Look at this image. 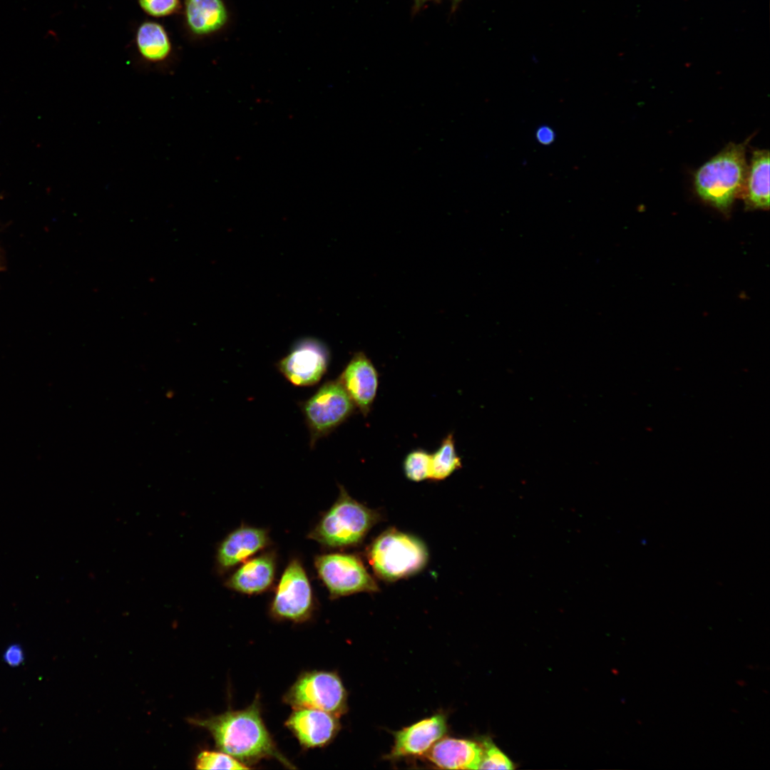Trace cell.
<instances>
[{
  "label": "cell",
  "instance_id": "cell-17",
  "mask_svg": "<svg viewBox=\"0 0 770 770\" xmlns=\"http://www.w3.org/2000/svg\"><path fill=\"white\" fill-rule=\"evenodd\" d=\"M741 196L748 207L768 210L769 207V151L755 150Z\"/></svg>",
  "mask_w": 770,
  "mask_h": 770
},
{
  "label": "cell",
  "instance_id": "cell-24",
  "mask_svg": "<svg viewBox=\"0 0 770 770\" xmlns=\"http://www.w3.org/2000/svg\"><path fill=\"white\" fill-rule=\"evenodd\" d=\"M553 130L548 126H541L536 132V138L542 144L548 145L554 140Z\"/></svg>",
  "mask_w": 770,
  "mask_h": 770
},
{
  "label": "cell",
  "instance_id": "cell-19",
  "mask_svg": "<svg viewBox=\"0 0 770 770\" xmlns=\"http://www.w3.org/2000/svg\"><path fill=\"white\" fill-rule=\"evenodd\" d=\"M461 466V459L456 453L453 434L449 433L443 438L439 448L431 454L429 479L443 480Z\"/></svg>",
  "mask_w": 770,
  "mask_h": 770
},
{
  "label": "cell",
  "instance_id": "cell-14",
  "mask_svg": "<svg viewBox=\"0 0 770 770\" xmlns=\"http://www.w3.org/2000/svg\"><path fill=\"white\" fill-rule=\"evenodd\" d=\"M275 572V555L266 552L243 562L225 580V585L242 594H260L272 586Z\"/></svg>",
  "mask_w": 770,
  "mask_h": 770
},
{
  "label": "cell",
  "instance_id": "cell-15",
  "mask_svg": "<svg viewBox=\"0 0 770 770\" xmlns=\"http://www.w3.org/2000/svg\"><path fill=\"white\" fill-rule=\"evenodd\" d=\"M423 756L440 769H478L482 747L480 742L442 737Z\"/></svg>",
  "mask_w": 770,
  "mask_h": 770
},
{
  "label": "cell",
  "instance_id": "cell-1",
  "mask_svg": "<svg viewBox=\"0 0 770 770\" xmlns=\"http://www.w3.org/2000/svg\"><path fill=\"white\" fill-rule=\"evenodd\" d=\"M188 721L207 729L220 751L245 764L262 759H274L289 769H295L278 750L268 732L261 716L258 697L246 709Z\"/></svg>",
  "mask_w": 770,
  "mask_h": 770
},
{
  "label": "cell",
  "instance_id": "cell-22",
  "mask_svg": "<svg viewBox=\"0 0 770 770\" xmlns=\"http://www.w3.org/2000/svg\"><path fill=\"white\" fill-rule=\"evenodd\" d=\"M482 756L478 769H513L511 761L495 746L490 739L480 741Z\"/></svg>",
  "mask_w": 770,
  "mask_h": 770
},
{
  "label": "cell",
  "instance_id": "cell-9",
  "mask_svg": "<svg viewBox=\"0 0 770 770\" xmlns=\"http://www.w3.org/2000/svg\"><path fill=\"white\" fill-rule=\"evenodd\" d=\"M329 353L322 343L306 339L295 344L277 364L279 371L297 386L317 384L327 370Z\"/></svg>",
  "mask_w": 770,
  "mask_h": 770
},
{
  "label": "cell",
  "instance_id": "cell-8",
  "mask_svg": "<svg viewBox=\"0 0 770 770\" xmlns=\"http://www.w3.org/2000/svg\"><path fill=\"white\" fill-rule=\"evenodd\" d=\"M314 597L308 576L301 561L289 560L276 587L270 613L276 619L303 622L312 616Z\"/></svg>",
  "mask_w": 770,
  "mask_h": 770
},
{
  "label": "cell",
  "instance_id": "cell-27",
  "mask_svg": "<svg viewBox=\"0 0 770 770\" xmlns=\"http://www.w3.org/2000/svg\"><path fill=\"white\" fill-rule=\"evenodd\" d=\"M451 6H452V8H453V9H456V7L458 6V4L463 0H451Z\"/></svg>",
  "mask_w": 770,
  "mask_h": 770
},
{
  "label": "cell",
  "instance_id": "cell-12",
  "mask_svg": "<svg viewBox=\"0 0 770 770\" xmlns=\"http://www.w3.org/2000/svg\"><path fill=\"white\" fill-rule=\"evenodd\" d=\"M270 543L267 529L241 525L230 532L219 544L215 557L218 571L224 573L242 563Z\"/></svg>",
  "mask_w": 770,
  "mask_h": 770
},
{
  "label": "cell",
  "instance_id": "cell-3",
  "mask_svg": "<svg viewBox=\"0 0 770 770\" xmlns=\"http://www.w3.org/2000/svg\"><path fill=\"white\" fill-rule=\"evenodd\" d=\"M381 517L351 498L342 486L335 503L324 513L308 538L327 548H344L360 544Z\"/></svg>",
  "mask_w": 770,
  "mask_h": 770
},
{
  "label": "cell",
  "instance_id": "cell-2",
  "mask_svg": "<svg viewBox=\"0 0 770 770\" xmlns=\"http://www.w3.org/2000/svg\"><path fill=\"white\" fill-rule=\"evenodd\" d=\"M747 142L728 143L694 175L697 195L722 212H727L734 199L742 195L748 170L745 158Z\"/></svg>",
  "mask_w": 770,
  "mask_h": 770
},
{
  "label": "cell",
  "instance_id": "cell-10",
  "mask_svg": "<svg viewBox=\"0 0 770 770\" xmlns=\"http://www.w3.org/2000/svg\"><path fill=\"white\" fill-rule=\"evenodd\" d=\"M285 726L306 749L327 746L336 737L341 728L338 717L309 708L294 709Z\"/></svg>",
  "mask_w": 770,
  "mask_h": 770
},
{
  "label": "cell",
  "instance_id": "cell-5",
  "mask_svg": "<svg viewBox=\"0 0 770 770\" xmlns=\"http://www.w3.org/2000/svg\"><path fill=\"white\" fill-rule=\"evenodd\" d=\"M293 709L309 708L338 717L347 712V692L337 674L312 670L301 674L284 696Z\"/></svg>",
  "mask_w": 770,
  "mask_h": 770
},
{
  "label": "cell",
  "instance_id": "cell-20",
  "mask_svg": "<svg viewBox=\"0 0 770 770\" xmlns=\"http://www.w3.org/2000/svg\"><path fill=\"white\" fill-rule=\"evenodd\" d=\"M195 768L197 769H250V766L223 751L205 750L197 756Z\"/></svg>",
  "mask_w": 770,
  "mask_h": 770
},
{
  "label": "cell",
  "instance_id": "cell-23",
  "mask_svg": "<svg viewBox=\"0 0 770 770\" xmlns=\"http://www.w3.org/2000/svg\"><path fill=\"white\" fill-rule=\"evenodd\" d=\"M140 6L148 15L163 17L173 14L180 7V0H138Z\"/></svg>",
  "mask_w": 770,
  "mask_h": 770
},
{
  "label": "cell",
  "instance_id": "cell-21",
  "mask_svg": "<svg viewBox=\"0 0 770 770\" xmlns=\"http://www.w3.org/2000/svg\"><path fill=\"white\" fill-rule=\"evenodd\" d=\"M431 454L419 448L411 451L404 461V471L406 478L419 482L429 478Z\"/></svg>",
  "mask_w": 770,
  "mask_h": 770
},
{
  "label": "cell",
  "instance_id": "cell-13",
  "mask_svg": "<svg viewBox=\"0 0 770 770\" xmlns=\"http://www.w3.org/2000/svg\"><path fill=\"white\" fill-rule=\"evenodd\" d=\"M346 393L364 416L371 410L379 384L378 372L367 356L355 353L338 378Z\"/></svg>",
  "mask_w": 770,
  "mask_h": 770
},
{
  "label": "cell",
  "instance_id": "cell-11",
  "mask_svg": "<svg viewBox=\"0 0 770 770\" xmlns=\"http://www.w3.org/2000/svg\"><path fill=\"white\" fill-rule=\"evenodd\" d=\"M447 732L446 718L438 713L395 732L389 759L423 756Z\"/></svg>",
  "mask_w": 770,
  "mask_h": 770
},
{
  "label": "cell",
  "instance_id": "cell-25",
  "mask_svg": "<svg viewBox=\"0 0 770 770\" xmlns=\"http://www.w3.org/2000/svg\"><path fill=\"white\" fill-rule=\"evenodd\" d=\"M21 651L16 647H11L6 651V660L11 664H18L21 660Z\"/></svg>",
  "mask_w": 770,
  "mask_h": 770
},
{
  "label": "cell",
  "instance_id": "cell-18",
  "mask_svg": "<svg viewBox=\"0 0 770 770\" xmlns=\"http://www.w3.org/2000/svg\"><path fill=\"white\" fill-rule=\"evenodd\" d=\"M136 44L140 56L150 63L165 61L171 51V43L165 29L153 21L140 25L136 32Z\"/></svg>",
  "mask_w": 770,
  "mask_h": 770
},
{
  "label": "cell",
  "instance_id": "cell-16",
  "mask_svg": "<svg viewBox=\"0 0 770 770\" xmlns=\"http://www.w3.org/2000/svg\"><path fill=\"white\" fill-rule=\"evenodd\" d=\"M184 4L187 25L197 36L217 32L228 21V11L222 0H184Z\"/></svg>",
  "mask_w": 770,
  "mask_h": 770
},
{
  "label": "cell",
  "instance_id": "cell-28",
  "mask_svg": "<svg viewBox=\"0 0 770 770\" xmlns=\"http://www.w3.org/2000/svg\"><path fill=\"white\" fill-rule=\"evenodd\" d=\"M1 262H0V270H1Z\"/></svg>",
  "mask_w": 770,
  "mask_h": 770
},
{
  "label": "cell",
  "instance_id": "cell-4",
  "mask_svg": "<svg viewBox=\"0 0 770 770\" xmlns=\"http://www.w3.org/2000/svg\"><path fill=\"white\" fill-rule=\"evenodd\" d=\"M366 555L377 577L386 582L419 573L428 558L426 546L419 538L394 528L373 540Z\"/></svg>",
  "mask_w": 770,
  "mask_h": 770
},
{
  "label": "cell",
  "instance_id": "cell-6",
  "mask_svg": "<svg viewBox=\"0 0 770 770\" xmlns=\"http://www.w3.org/2000/svg\"><path fill=\"white\" fill-rule=\"evenodd\" d=\"M301 407L309 431V444L314 447L319 438L344 422L356 406L337 379L324 383Z\"/></svg>",
  "mask_w": 770,
  "mask_h": 770
},
{
  "label": "cell",
  "instance_id": "cell-7",
  "mask_svg": "<svg viewBox=\"0 0 770 770\" xmlns=\"http://www.w3.org/2000/svg\"><path fill=\"white\" fill-rule=\"evenodd\" d=\"M314 568L331 599L359 592H376L379 588L361 560L349 553H326L314 558Z\"/></svg>",
  "mask_w": 770,
  "mask_h": 770
},
{
  "label": "cell",
  "instance_id": "cell-26",
  "mask_svg": "<svg viewBox=\"0 0 770 770\" xmlns=\"http://www.w3.org/2000/svg\"><path fill=\"white\" fill-rule=\"evenodd\" d=\"M440 0H414V11H419L423 6L430 2H438Z\"/></svg>",
  "mask_w": 770,
  "mask_h": 770
}]
</instances>
